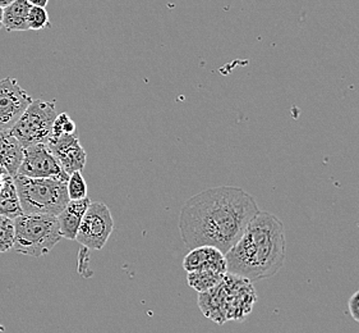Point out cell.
<instances>
[{
  "mask_svg": "<svg viewBox=\"0 0 359 333\" xmlns=\"http://www.w3.org/2000/svg\"><path fill=\"white\" fill-rule=\"evenodd\" d=\"M53 154L57 157L60 166L65 174H72L74 172H82L86 166L87 154L85 149L79 144L76 133L65 135L60 138H51L48 143Z\"/></svg>",
  "mask_w": 359,
  "mask_h": 333,
  "instance_id": "30bf717a",
  "label": "cell"
},
{
  "mask_svg": "<svg viewBox=\"0 0 359 333\" xmlns=\"http://www.w3.org/2000/svg\"><path fill=\"white\" fill-rule=\"evenodd\" d=\"M23 214L21 202L17 194L13 177L8 178L7 182L0 188V217L15 218Z\"/></svg>",
  "mask_w": 359,
  "mask_h": 333,
  "instance_id": "9a60e30c",
  "label": "cell"
},
{
  "mask_svg": "<svg viewBox=\"0 0 359 333\" xmlns=\"http://www.w3.org/2000/svg\"><path fill=\"white\" fill-rule=\"evenodd\" d=\"M15 245V223L13 219L0 217V254L7 253Z\"/></svg>",
  "mask_w": 359,
  "mask_h": 333,
  "instance_id": "e0dca14e",
  "label": "cell"
},
{
  "mask_svg": "<svg viewBox=\"0 0 359 333\" xmlns=\"http://www.w3.org/2000/svg\"><path fill=\"white\" fill-rule=\"evenodd\" d=\"M77 131L76 122L69 117L68 113H60L57 115L54 124H53V135L51 138H60L65 135H73Z\"/></svg>",
  "mask_w": 359,
  "mask_h": 333,
  "instance_id": "d6986e66",
  "label": "cell"
},
{
  "mask_svg": "<svg viewBox=\"0 0 359 333\" xmlns=\"http://www.w3.org/2000/svg\"><path fill=\"white\" fill-rule=\"evenodd\" d=\"M27 23H29V29L32 31H40V30L50 27L48 11L43 7H31Z\"/></svg>",
  "mask_w": 359,
  "mask_h": 333,
  "instance_id": "ffe728a7",
  "label": "cell"
},
{
  "mask_svg": "<svg viewBox=\"0 0 359 333\" xmlns=\"http://www.w3.org/2000/svg\"><path fill=\"white\" fill-rule=\"evenodd\" d=\"M23 159V148L9 131H0V166L15 177Z\"/></svg>",
  "mask_w": 359,
  "mask_h": 333,
  "instance_id": "4fadbf2b",
  "label": "cell"
},
{
  "mask_svg": "<svg viewBox=\"0 0 359 333\" xmlns=\"http://www.w3.org/2000/svg\"><path fill=\"white\" fill-rule=\"evenodd\" d=\"M348 309L352 315V318L359 323V290L354 292L349 301H348Z\"/></svg>",
  "mask_w": 359,
  "mask_h": 333,
  "instance_id": "44dd1931",
  "label": "cell"
},
{
  "mask_svg": "<svg viewBox=\"0 0 359 333\" xmlns=\"http://www.w3.org/2000/svg\"><path fill=\"white\" fill-rule=\"evenodd\" d=\"M259 211L256 200L243 188H208L188 199L180 210V237L189 249L214 247L225 254Z\"/></svg>",
  "mask_w": 359,
  "mask_h": 333,
  "instance_id": "6da1fadb",
  "label": "cell"
},
{
  "mask_svg": "<svg viewBox=\"0 0 359 333\" xmlns=\"http://www.w3.org/2000/svg\"><path fill=\"white\" fill-rule=\"evenodd\" d=\"M285 227L279 218L259 210L237 242L225 253L228 273L251 282L278 275L285 261Z\"/></svg>",
  "mask_w": 359,
  "mask_h": 333,
  "instance_id": "7a4b0ae2",
  "label": "cell"
},
{
  "mask_svg": "<svg viewBox=\"0 0 359 333\" xmlns=\"http://www.w3.org/2000/svg\"><path fill=\"white\" fill-rule=\"evenodd\" d=\"M32 7H43L48 6L49 0H27Z\"/></svg>",
  "mask_w": 359,
  "mask_h": 333,
  "instance_id": "603a6c76",
  "label": "cell"
},
{
  "mask_svg": "<svg viewBox=\"0 0 359 333\" xmlns=\"http://www.w3.org/2000/svg\"><path fill=\"white\" fill-rule=\"evenodd\" d=\"M91 203L93 202L88 197H85L82 200H71L67 204L65 209L62 210V213L57 216L62 237L76 240L82 218Z\"/></svg>",
  "mask_w": 359,
  "mask_h": 333,
  "instance_id": "7c38bea8",
  "label": "cell"
},
{
  "mask_svg": "<svg viewBox=\"0 0 359 333\" xmlns=\"http://www.w3.org/2000/svg\"><path fill=\"white\" fill-rule=\"evenodd\" d=\"M17 253L41 258L50 253L62 237L57 217L48 214H22L13 219Z\"/></svg>",
  "mask_w": 359,
  "mask_h": 333,
  "instance_id": "5b68a950",
  "label": "cell"
},
{
  "mask_svg": "<svg viewBox=\"0 0 359 333\" xmlns=\"http://www.w3.org/2000/svg\"><path fill=\"white\" fill-rule=\"evenodd\" d=\"M23 214H48L57 217L69 203L67 181L60 178L13 177Z\"/></svg>",
  "mask_w": 359,
  "mask_h": 333,
  "instance_id": "277c9868",
  "label": "cell"
},
{
  "mask_svg": "<svg viewBox=\"0 0 359 333\" xmlns=\"http://www.w3.org/2000/svg\"><path fill=\"white\" fill-rule=\"evenodd\" d=\"M1 18H3V8L0 7V22H1Z\"/></svg>",
  "mask_w": 359,
  "mask_h": 333,
  "instance_id": "d4e9b609",
  "label": "cell"
},
{
  "mask_svg": "<svg viewBox=\"0 0 359 333\" xmlns=\"http://www.w3.org/2000/svg\"><path fill=\"white\" fill-rule=\"evenodd\" d=\"M1 29H3V25H1V22H0V31H1Z\"/></svg>",
  "mask_w": 359,
  "mask_h": 333,
  "instance_id": "484cf974",
  "label": "cell"
},
{
  "mask_svg": "<svg viewBox=\"0 0 359 333\" xmlns=\"http://www.w3.org/2000/svg\"><path fill=\"white\" fill-rule=\"evenodd\" d=\"M31 4L27 0H15L11 6L3 9V18H1V25L4 29H7L9 32L13 31H27L29 29V9Z\"/></svg>",
  "mask_w": 359,
  "mask_h": 333,
  "instance_id": "5bb4252c",
  "label": "cell"
},
{
  "mask_svg": "<svg viewBox=\"0 0 359 333\" xmlns=\"http://www.w3.org/2000/svg\"><path fill=\"white\" fill-rule=\"evenodd\" d=\"M67 188H68L69 200H82L87 197L86 181L79 171L69 174V178L67 182Z\"/></svg>",
  "mask_w": 359,
  "mask_h": 333,
  "instance_id": "ac0fdd59",
  "label": "cell"
},
{
  "mask_svg": "<svg viewBox=\"0 0 359 333\" xmlns=\"http://www.w3.org/2000/svg\"><path fill=\"white\" fill-rule=\"evenodd\" d=\"M225 275L226 273H220V272L211 270V269L189 272L187 277L188 285L198 294H201V292H206V291L214 289L215 286L223 281Z\"/></svg>",
  "mask_w": 359,
  "mask_h": 333,
  "instance_id": "2e32d148",
  "label": "cell"
},
{
  "mask_svg": "<svg viewBox=\"0 0 359 333\" xmlns=\"http://www.w3.org/2000/svg\"><path fill=\"white\" fill-rule=\"evenodd\" d=\"M183 268L189 272L211 269L220 273H228V264L225 254L214 247H197L184 256Z\"/></svg>",
  "mask_w": 359,
  "mask_h": 333,
  "instance_id": "8fae6325",
  "label": "cell"
},
{
  "mask_svg": "<svg viewBox=\"0 0 359 333\" xmlns=\"http://www.w3.org/2000/svg\"><path fill=\"white\" fill-rule=\"evenodd\" d=\"M257 303L253 282L241 275L226 273L214 289L198 295V306L206 318L224 325L245 320Z\"/></svg>",
  "mask_w": 359,
  "mask_h": 333,
  "instance_id": "3957f363",
  "label": "cell"
},
{
  "mask_svg": "<svg viewBox=\"0 0 359 333\" xmlns=\"http://www.w3.org/2000/svg\"><path fill=\"white\" fill-rule=\"evenodd\" d=\"M114 228V221L108 205L101 202L90 204L79 226L76 241L90 250L105 247Z\"/></svg>",
  "mask_w": 359,
  "mask_h": 333,
  "instance_id": "52a82bcc",
  "label": "cell"
},
{
  "mask_svg": "<svg viewBox=\"0 0 359 333\" xmlns=\"http://www.w3.org/2000/svg\"><path fill=\"white\" fill-rule=\"evenodd\" d=\"M17 176L31 178H60L68 182L69 176L65 174L57 157L48 144H36L23 149V159Z\"/></svg>",
  "mask_w": 359,
  "mask_h": 333,
  "instance_id": "ba28073f",
  "label": "cell"
},
{
  "mask_svg": "<svg viewBox=\"0 0 359 333\" xmlns=\"http://www.w3.org/2000/svg\"><path fill=\"white\" fill-rule=\"evenodd\" d=\"M12 176L8 174L7 171L0 166V188H3V185L7 182L8 178H11Z\"/></svg>",
  "mask_w": 359,
  "mask_h": 333,
  "instance_id": "7402d4cb",
  "label": "cell"
},
{
  "mask_svg": "<svg viewBox=\"0 0 359 333\" xmlns=\"http://www.w3.org/2000/svg\"><path fill=\"white\" fill-rule=\"evenodd\" d=\"M15 0H0V7L4 8L8 7V6H11L12 3H15Z\"/></svg>",
  "mask_w": 359,
  "mask_h": 333,
  "instance_id": "cb8c5ba5",
  "label": "cell"
},
{
  "mask_svg": "<svg viewBox=\"0 0 359 333\" xmlns=\"http://www.w3.org/2000/svg\"><path fill=\"white\" fill-rule=\"evenodd\" d=\"M57 113L55 104L41 99L32 100L29 108L9 130L23 149L36 144H48Z\"/></svg>",
  "mask_w": 359,
  "mask_h": 333,
  "instance_id": "8992f818",
  "label": "cell"
},
{
  "mask_svg": "<svg viewBox=\"0 0 359 333\" xmlns=\"http://www.w3.org/2000/svg\"><path fill=\"white\" fill-rule=\"evenodd\" d=\"M32 103L18 81L12 77L0 80V131H9Z\"/></svg>",
  "mask_w": 359,
  "mask_h": 333,
  "instance_id": "9c48e42d",
  "label": "cell"
}]
</instances>
